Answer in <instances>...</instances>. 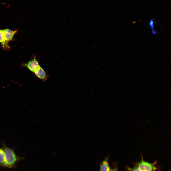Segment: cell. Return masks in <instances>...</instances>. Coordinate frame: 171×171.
Instances as JSON below:
<instances>
[{"label": "cell", "instance_id": "5", "mask_svg": "<svg viewBox=\"0 0 171 171\" xmlns=\"http://www.w3.org/2000/svg\"><path fill=\"white\" fill-rule=\"evenodd\" d=\"M34 73L38 78L44 82L49 76L45 70L40 66Z\"/></svg>", "mask_w": 171, "mask_h": 171}, {"label": "cell", "instance_id": "3", "mask_svg": "<svg viewBox=\"0 0 171 171\" xmlns=\"http://www.w3.org/2000/svg\"><path fill=\"white\" fill-rule=\"evenodd\" d=\"M27 63H24L23 65L34 73L40 66L36 57L34 56Z\"/></svg>", "mask_w": 171, "mask_h": 171}, {"label": "cell", "instance_id": "11", "mask_svg": "<svg viewBox=\"0 0 171 171\" xmlns=\"http://www.w3.org/2000/svg\"><path fill=\"white\" fill-rule=\"evenodd\" d=\"M111 171H118L117 166H116L112 169H111Z\"/></svg>", "mask_w": 171, "mask_h": 171}, {"label": "cell", "instance_id": "9", "mask_svg": "<svg viewBox=\"0 0 171 171\" xmlns=\"http://www.w3.org/2000/svg\"><path fill=\"white\" fill-rule=\"evenodd\" d=\"M154 20L153 19H150L149 22V24L150 26L151 27V28L152 30V32L154 34H156V33L154 32L153 30L154 29Z\"/></svg>", "mask_w": 171, "mask_h": 171}, {"label": "cell", "instance_id": "8", "mask_svg": "<svg viewBox=\"0 0 171 171\" xmlns=\"http://www.w3.org/2000/svg\"><path fill=\"white\" fill-rule=\"evenodd\" d=\"M5 162V154L3 150L0 148V165L4 166Z\"/></svg>", "mask_w": 171, "mask_h": 171}, {"label": "cell", "instance_id": "2", "mask_svg": "<svg viewBox=\"0 0 171 171\" xmlns=\"http://www.w3.org/2000/svg\"><path fill=\"white\" fill-rule=\"evenodd\" d=\"M142 160L140 162L135 164V166L141 171H155L157 169L155 166L156 162L150 163L143 160V156L141 155Z\"/></svg>", "mask_w": 171, "mask_h": 171}, {"label": "cell", "instance_id": "6", "mask_svg": "<svg viewBox=\"0 0 171 171\" xmlns=\"http://www.w3.org/2000/svg\"><path fill=\"white\" fill-rule=\"evenodd\" d=\"M109 157L107 156L105 159L100 163V171H111V169L109 163Z\"/></svg>", "mask_w": 171, "mask_h": 171}, {"label": "cell", "instance_id": "1", "mask_svg": "<svg viewBox=\"0 0 171 171\" xmlns=\"http://www.w3.org/2000/svg\"><path fill=\"white\" fill-rule=\"evenodd\" d=\"M2 149L5 156V162L4 166L10 168L13 167L17 161L18 157L12 149L4 145L3 146Z\"/></svg>", "mask_w": 171, "mask_h": 171}, {"label": "cell", "instance_id": "4", "mask_svg": "<svg viewBox=\"0 0 171 171\" xmlns=\"http://www.w3.org/2000/svg\"><path fill=\"white\" fill-rule=\"evenodd\" d=\"M4 35L6 41L8 43L13 40L14 35L17 32V30L13 31L9 29L3 30Z\"/></svg>", "mask_w": 171, "mask_h": 171}, {"label": "cell", "instance_id": "7", "mask_svg": "<svg viewBox=\"0 0 171 171\" xmlns=\"http://www.w3.org/2000/svg\"><path fill=\"white\" fill-rule=\"evenodd\" d=\"M0 42L4 49H8L10 48L8 43L5 39L3 30L0 29Z\"/></svg>", "mask_w": 171, "mask_h": 171}, {"label": "cell", "instance_id": "10", "mask_svg": "<svg viewBox=\"0 0 171 171\" xmlns=\"http://www.w3.org/2000/svg\"><path fill=\"white\" fill-rule=\"evenodd\" d=\"M126 169L128 171H141L138 169L135 166L132 168L127 167Z\"/></svg>", "mask_w": 171, "mask_h": 171}]
</instances>
